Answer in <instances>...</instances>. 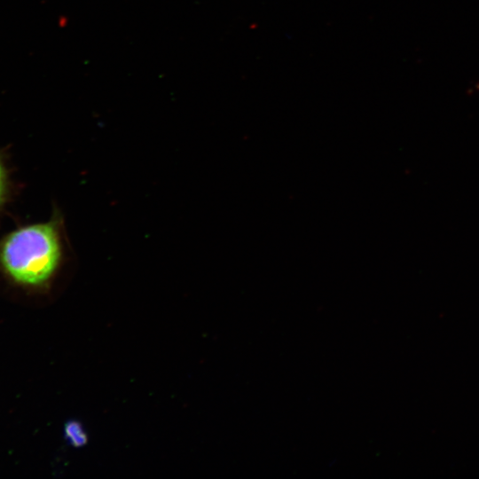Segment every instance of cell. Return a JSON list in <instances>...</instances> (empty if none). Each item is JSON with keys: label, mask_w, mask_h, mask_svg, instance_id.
<instances>
[{"label": "cell", "mask_w": 479, "mask_h": 479, "mask_svg": "<svg viewBox=\"0 0 479 479\" xmlns=\"http://www.w3.org/2000/svg\"><path fill=\"white\" fill-rule=\"evenodd\" d=\"M66 259L67 240L59 209L47 221L20 225L0 237V271L18 285H47Z\"/></svg>", "instance_id": "obj_1"}, {"label": "cell", "mask_w": 479, "mask_h": 479, "mask_svg": "<svg viewBox=\"0 0 479 479\" xmlns=\"http://www.w3.org/2000/svg\"><path fill=\"white\" fill-rule=\"evenodd\" d=\"M65 436L67 442L75 447H80L87 442L86 433L77 421H69L66 424Z\"/></svg>", "instance_id": "obj_3"}, {"label": "cell", "mask_w": 479, "mask_h": 479, "mask_svg": "<svg viewBox=\"0 0 479 479\" xmlns=\"http://www.w3.org/2000/svg\"><path fill=\"white\" fill-rule=\"evenodd\" d=\"M12 191L11 170L4 153L0 152V212L10 201Z\"/></svg>", "instance_id": "obj_2"}]
</instances>
